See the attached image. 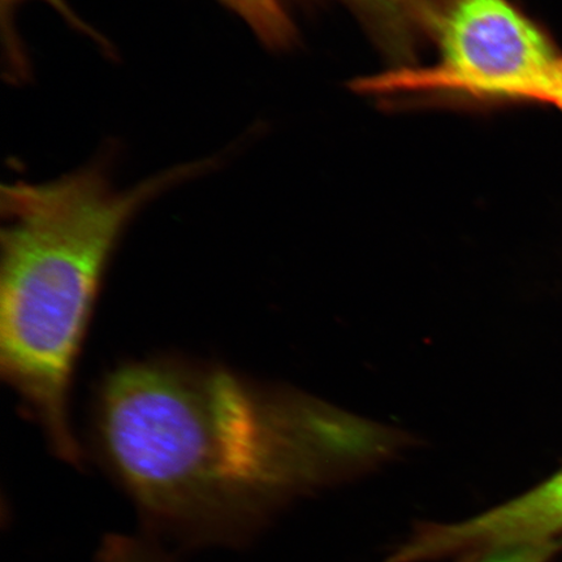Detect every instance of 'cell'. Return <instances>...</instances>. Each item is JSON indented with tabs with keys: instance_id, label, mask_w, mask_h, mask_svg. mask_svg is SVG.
<instances>
[{
	"instance_id": "52a82bcc",
	"label": "cell",
	"mask_w": 562,
	"mask_h": 562,
	"mask_svg": "<svg viewBox=\"0 0 562 562\" xmlns=\"http://www.w3.org/2000/svg\"><path fill=\"white\" fill-rule=\"evenodd\" d=\"M25 0H0V11H2V26H3V44L5 47L7 61H9L11 79L21 80L30 72L27 67L30 63L25 59L23 48L16 37V30L13 26V13L18 10L21 3ZM42 3L50 5L59 15L72 25L76 31L86 34L87 37L94 40L98 45L109 48L110 44L105 41L100 33L91 27L86 20L77 15L76 11L70 7L67 0H40Z\"/></svg>"
},
{
	"instance_id": "30bf717a",
	"label": "cell",
	"mask_w": 562,
	"mask_h": 562,
	"mask_svg": "<svg viewBox=\"0 0 562 562\" xmlns=\"http://www.w3.org/2000/svg\"><path fill=\"white\" fill-rule=\"evenodd\" d=\"M538 102L559 105L562 109V58L553 68L550 79L547 80L542 93L539 95Z\"/></svg>"
},
{
	"instance_id": "8fae6325",
	"label": "cell",
	"mask_w": 562,
	"mask_h": 562,
	"mask_svg": "<svg viewBox=\"0 0 562 562\" xmlns=\"http://www.w3.org/2000/svg\"><path fill=\"white\" fill-rule=\"evenodd\" d=\"M315 422H316V405H315ZM316 431H318V428H316ZM318 438H319V435H318ZM319 442H321V440H319ZM323 452H325V451H323Z\"/></svg>"
},
{
	"instance_id": "ba28073f",
	"label": "cell",
	"mask_w": 562,
	"mask_h": 562,
	"mask_svg": "<svg viewBox=\"0 0 562 562\" xmlns=\"http://www.w3.org/2000/svg\"><path fill=\"white\" fill-rule=\"evenodd\" d=\"M97 562H168L138 540L111 536L104 540Z\"/></svg>"
},
{
	"instance_id": "6da1fadb",
	"label": "cell",
	"mask_w": 562,
	"mask_h": 562,
	"mask_svg": "<svg viewBox=\"0 0 562 562\" xmlns=\"http://www.w3.org/2000/svg\"><path fill=\"white\" fill-rule=\"evenodd\" d=\"M93 428L104 468L146 521L181 537L238 536L319 456L306 398L179 358L112 371Z\"/></svg>"
},
{
	"instance_id": "7a4b0ae2",
	"label": "cell",
	"mask_w": 562,
	"mask_h": 562,
	"mask_svg": "<svg viewBox=\"0 0 562 562\" xmlns=\"http://www.w3.org/2000/svg\"><path fill=\"white\" fill-rule=\"evenodd\" d=\"M211 160L117 189L103 167L2 187L0 374L38 422L54 452L80 465L70 385L105 269L133 217Z\"/></svg>"
},
{
	"instance_id": "5b68a950",
	"label": "cell",
	"mask_w": 562,
	"mask_h": 562,
	"mask_svg": "<svg viewBox=\"0 0 562 562\" xmlns=\"http://www.w3.org/2000/svg\"><path fill=\"white\" fill-rule=\"evenodd\" d=\"M364 20L386 53L412 59L427 35L432 0H342Z\"/></svg>"
},
{
	"instance_id": "8992f818",
	"label": "cell",
	"mask_w": 562,
	"mask_h": 562,
	"mask_svg": "<svg viewBox=\"0 0 562 562\" xmlns=\"http://www.w3.org/2000/svg\"><path fill=\"white\" fill-rule=\"evenodd\" d=\"M235 12L266 46L284 50L296 40L292 20L281 0H220Z\"/></svg>"
},
{
	"instance_id": "9c48e42d",
	"label": "cell",
	"mask_w": 562,
	"mask_h": 562,
	"mask_svg": "<svg viewBox=\"0 0 562 562\" xmlns=\"http://www.w3.org/2000/svg\"><path fill=\"white\" fill-rule=\"evenodd\" d=\"M562 540L510 548L502 552L490 554L481 562H548L554 553L561 550Z\"/></svg>"
},
{
	"instance_id": "277c9868",
	"label": "cell",
	"mask_w": 562,
	"mask_h": 562,
	"mask_svg": "<svg viewBox=\"0 0 562 562\" xmlns=\"http://www.w3.org/2000/svg\"><path fill=\"white\" fill-rule=\"evenodd\" d=\"M562 540V470L551 480L469 521L428 525L393 554L392 562L490 557L510 548Z\"/></svg>"
},
{
	"instance_id": "3957f363",
	"label": "cell",
	"mask_w": 562,
	"mask_h": 562,
	"mask_svg": "<svg viewBox=\"0 0 562 562\" xmlns=\"http://www.w3.org/2000/svg\"><path fill=\"white\" fill-rule=\"evenodd\" d=\"M434 65L402 66L355 82L360 93L473 104L538 102L560 56L512 0H434Z\"/></svg>"
}]
</instances>
